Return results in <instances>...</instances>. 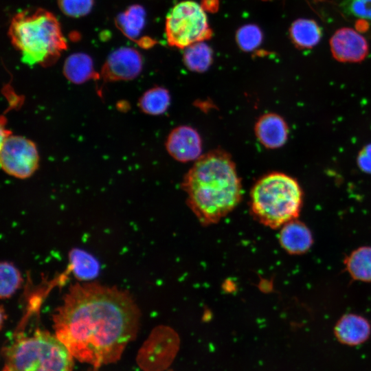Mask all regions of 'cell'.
<instances>
[{
	"label": "cell",
	"instance_id": "ffe728a7",
	"mask_svg": "<svg viewBox=\"0 0 371 371\" xmlns=\"http://www.w3.org/2000/svg\"><path fill=\"white\" fill-rule=\"evenodd\" d=\"M170 102L168 91L163 87H153L146 91L139 100V106L145 113L157 115L164 113Z\"/></svg>",
	"mask_w": 371,
	"mask_h": 371
},
{
	"label": "cell",
	"instance_id": "3957f363",
	"mask_svg": "<svg viewBox=\"0 0 371 371\" xmlns=\"http://www.w3.org/2000/svg\"><path fill=\"white\" fill-rule=\"evenodd\" d=\"M8 35L28 65H53L67 47L58 20L51 12L38 8L16 13Z\"/></svg>",
	"mask_w": 371,
	"mask_h": 371
},
{
	"label": "cell",
	"instance_id": "4fadbf2b",
	"mask_svg": "<svg viewBox=\"0 0 371 371\" xmlns=\"http://www.w3.org/2000/svg\"><path fill=\"white\" fill-rule=\"evenodd\" d=\"M279 238L281 246L286 252L296 255L308 251L313 242L309 229L297 219L282 226Z\"/></svg>",
	"mask_w": 371,
	"mask_h": 371
},
{
	"label": "cell",
	"instance_id": "8fae6325",
	"mask_svg": "<svg viewBox=\"0 0 371 371\" xmlns=\"http://www.w3.org/2000/svg\"><path fill=\"white\" fill-rule=\"evenodd\" d=\"M336 339L350 346H358L366 341L371 333L369 322L356 314H346L336 323L334 328Z\"/></svg>",
	"mask_w": 371,
	"mask_h": 371
},
{
	"label": "cell",
	"instance_id": "30bf717a",
	"mask_svg": "<svg viewBox=\"0 0 371 371\" xmlns=\"http://www.w3.org/2000/svg\"><path fill=\"white\" fill-rule=\"evenodd\" d=\"M166 147L173 158L186 162L198 159L201 157L202 143L196 131L190 126H182L170 132Z\"/></svg>",
	"mask_w": 371,
	"mask_h": 371
},
{
	"label": "cell",
	"instance_id": "277c9868",
	"mask_svg": "<svg viewBox=\"0 0 371 371\" xmlns=\"http://www.w3.org/2000/svg\"><path fill=\"white\" fill-rule=\"evenodd\" d=\"M303 203V192L293 177L273 172L261 177L250 194L251 210L262 225L277 229L297 219Z\"/></svg>",
	"mask_w": 371,
	"mask_h": 371
},
{
	"label": "cell",
	"instance_id": "7a4b0ae2",
	"mask_svg": "<svg viewBox=\"0 0 371 371\" xmlns=\"http://www.w3.org/2000/svg\"><path fill=\"white\" fill-rule=\"evenodd\" d=\"M187 203L199 221L217 223L239 203L242 186L234 163L222 150L201 156L182 182Z\"/></svg>",
	"mask_w": 371,
	"mask_h": 371
},
{
	"label": "cell",
	"instance_id": "5bb4252c",
	"mask_svg": "<svg viewBox=\"0 0 371 371\" xmlns=\"http://www.w3.org/2000/svg\"><path fill=\"white\" fill-rule=\"evenodd\" d=\"M65 77L74 84H82L95 77L92 58L87 54L78 52L69 55L63 64Z\"/></svg>",
	"mask_w": 371,
	"mask_h": 371
},
{
	"label": "cell",
	"instance_id": "44dd1931",
	"mask_svg": "<svg viewBox=\"0 0 371 371\" xmlns=\"http://www.w3.org/2000/svg\"><path fill=\"white\" fill-rule=\"evenodd\" d=\"M0 296L1 299L10 297L20 286L22 278L19 270L8 262L1 263Z\"/></svg>",
	"mask_w": 371,
	"mask_h": 371
},
{
	"label": "cell",
	"instance_id": "ba28073f",
	"mask_svg": "<svg viewBox=\"0 0 371 371\" xmlns=\"http://www.w3.org/2000/svg\"><path fill=\"white\" fill-rule=\"evenodd\" d=\"M143 67L140 53L134 48L122 47L111 52L101 69L106 81L131 80L137 77Z\"/></svg>",
	"mask_w": 371,
	"mask_h": 371
},
{
	"label": "cell",
	"instance_id": "8992f818",
	"mask_svg": "<svg viewBox=\"0 0 371 371\" xmlns=\"http://www.w3.org/2000/svg\"><path fill=\"white\" fill-rule=\"evenodd\" d=\"M212 35L205 11L194 1L177 3L166 16V36L170 46L185 49L210 38Z\"/></svg>",
	"mask_w": 371,
	"mask_h": 371
},
{
	"label": "cell",
	"instance_id": "e0dca14e",
	"mask_svg": "<svg viewBox=\"0 0 371 371\" xmlns=\"http://www.w3.org/2000/svg\"><path fill=\"white\" fill-rule=\"evenodd\" d=\"M344 263L353 279L371 282V247L356 249L346 257Z\"/></svg>",
	"mask_w": 371,
	"mask_h": 371
},
{
	"label": "cell",
	"instance_id": "d6986e66",
	"mask_svg": "<svg viewBox=\"0 0 371 371\" xmlns=\"http://www.w3.org/2000/svg\"><path fill=\"white\" fill-rule=\"evenodd\" d=\"M212 50L204 41L193 43L185 48L183 61L193 71H206L212 62Z\"/></svg>",
	"mask_w": 371,
	"mask_h": 371
},
{
	"label": "cell",
	"instance_id": "52a82bcc",
	"mask_svg": "<svg viewBox=\"0 0 371 371\" xmlns=\"http://www.w3.org/2000/svg\"><path fill=\"white\" fill-rule=\"evenodd\" d=\"M39 156L35 144L19 135H5L2 139L0 162L8 175L26 179L32 176L38 166Z\"/></svg>",
	"mask_w": 371,
	"mask_h": 371
},
{
	"label": "cell",
	"instance_id": "d4e9b609",
	"mask_svg": "<svg viewBox=\"0 0 371 371\" xmlns=\"http://www.w3.org/2000/svg\"><path fill=\"white\" fill-rule=\"evenodd\" d=\"M357 164L362 170L371 173V144L361 150L357 157Z\"/></svg>",
	"mask_w": 371,
	"mask_h": 371
},
{
	"label": "cell",
	"instance_id": "7402d4cb",
	"mask_svg": "<svg viewBox=\"0 0 371 371\" xmlns=\"http://www.w3.org/2000/svg\"><path fill=\"white\" fill-rule=\"evenodd\" d=\"M236 40L241 49L250 52L261 44L262 33L258 26L254 24H247L237 30Z\"/></svg>",
	"mask_w": 371,
	"mask_h": 371
},
{
	"label": "cell",
	"instance_id": "9c48e42d",
	"mask_svg": "<svg viewBox=\"0 0 371 371\" xmlns=\"http://www.w3.org/2000/svg\"><path fill=\"white\" fill-rule=\"evenodd\" d=\"M333 57L344 63H358L368 55V45L363 36L352 29L338 30L330 41Z\"/></svg>",
	"mask_w": 371,
	"mask_h": 371
},
{
	"label": "cell",
	"instance_id": "7c38bea8",
	"mask_svg": "<svg viewBox=\"0 0 371 371\" xmlns=\"http://www.w3.org/2000/svg\"><path fill=\"white\" fill-rule=\"evenodd\" d=\"M255 133L259 142L267 148H278L286 142L289 128L285 120L276 113L261 116L255 126Z\"/></svg>",
	"mask_w": 371,
	"mask_h": 371
},
{
	"label": "cell",
	"instance_id": "603a6c76",
	"mask_svg": "<svg viewBox=\"0 0 371 371\" xmlns=\"http://www.w3.org/2000/svg\"><path fill=\"white\" fill-rule=\"evenodd\" d=\"M60 11L66 16L78 18L88 14L94 0H57Z\"/></svg>",
	"mask_w": 371,
	"mask_h": 371
},
{
	"label": "cell",
	"instance_id": "9a60e30c",
	"mask_svg": "<svg viewBox=\"0 0 371 371\" xmlns=\"http://www.w3.org/2000/svg\"><path fill=\"white\" fill-rule=\"evenodd\" d=\"M146 16V11L142 5H132L117 15L115 23L125 36L135 41L145 26Z\"/></svg>",
	"mask_w": 371,
	"mask_h": 371
},
{
	"label": "cell",
	"instance_id": "5b68a950",
	"mask_svg": "<svg viewBox=\"0 0 371 371\" xmlns=\"http://www.w3.org/2000/svg\"><path fill=\"white\" fill-rule=\"evenodd\" d=\"M3 371H73L74 357L48 331L21 335L5 347Z\"/></svg>",
	"mask_w": 371,
	"mask_h": 371
},
{
	"label": "cell",
	"instance_id": "484cf974",
	"mask_svg": "<svg viewBox=\"0 0 371 371\" xmlns=\"http://www.w3.org/2000/svg\"><path fill=\"white\" fill-rule=\"evenodd\" d=\"M219 0H201V7L205 11L214 12L218 8Z\"/></svg>",
	"mask_w": 371,
	"mask_h": 371
},
{
	"label": "cell",
	"instance_id": "ac0fdd59",
	"mask_svg": "<svg viewBox=\"0 0 371 371\" xmlns=\"http://www.w3.org/2000/svg\"><path fill=\"white\" fill-rule=\"evenodd\" d=\"M69 256L71 269L78 279L90 280L98 275L99 262L90 254L80 249H74Z\"/></svg>",
	"mask_w": 371,
	"mask_h": 371
},
{
	"label": "cell",
	"instance_id": "6da1fadb",
	"mask_svg": "<svg viewBox=\"0 0 371 371\" xmlns=\"http://www.w3.org/2000/svg\"><path fill=\"white\" fill-rule=\"evenodd\" d=\"M139 319L128 291L98 282L71 285L52 315L55 335L74 358L95 368L120 359Z\"/></svg>",
	"mask_w": 371,
	"mask_h": 371
},
{
	"label": "cell",
	"instance_id": "cb8c5ba5",
	"mask_svg": "<svg viewBox=\"0 0 371 371\" xmlns=\"http://www.w3.org/2000/svg\"><path fill=\"white\" fill-rule=\"evenodd\" d=\"M341 7L349 15L371 20V0H344Z\"/></svg>",
	"mask_w": 371,
	"mask_h": 371
},
{
	"label": "cell",
	"instance_id": "2e32d148",
	"mask_svg": "<svg viewBox=\"0 0 371 371\" xmlns=\"http://www.w3.org/2000/svg\"><path fill=\"white\" fill-rule=\"evenodd\" d=\"M290 35L292 41L297 47L310 49L320 41L322 31L315 21L299 19L291 24Z\"/></svg>",
	"mask_w": 371,
	"mask_h": 371
}]
</instances>
